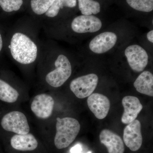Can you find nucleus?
Returning a JSON list of instances; mask_svg holds the SVG:
<instances>
[{
  "instance_id": "423d86ee",
  "label": "nucleus",
  "mask_w": 153,
  "mask_h": 153,
  "mask_svg": "<svg viewBox=\"0 0 153 153\" xmlns=\"http://www.w3.org/2000/svg\"><path fill=\"white\" fill-rule=\"evenodd\" d=\"M124 54L129 66L135 72H141L147 66L149 55L146 50L140 45H129L125 50Z\"/></svg>"
},
{
  "instance_id": "f8f14e48",
  "label": "nucleus",
  "mask_w": 153,
  "mask_h": 153,
  "mask_svg": "<svg viewBox=\"0 0 153 153\" xmlns=\"http://www.w3.org/2000/svg\"><path fill=\"white\" fill-rule=\"evenodd\" d=\"M124 112L121 121L125 124H128L137 117L138 115L143 109V105L139 100L133 96H126L122 100Z\"/></svg>"
},
{
  "instance_id": "2eb2a0df",
  "label": "nucleus",
  "mask_w": 153,
  "mask_h": 153,
  "mask_svg": "<svg viewBox=\"0 0 153 153\" xmlns=\"http://www.w3.org/2000/svg\"><path fill=\"white\" fill-rule=\"evenodd\" d=\"M134 86L139 93L153 97V74L149 71H143L135 80Z\"/></svg>"
},
{
  "instance_id": "b1692460",
  "label": "nucleus",
  "mask_w": 153,
  "mask_h": 153,
  "mask_svg": "<svg viewBox=\"0 0 153 153\" xmlns=\"http://www.w3.org/2000/svg\"><path fill=\"white\" fill-rule=\"evenodd\" d=\"M147 38L148 41L150 42L151 43H153V30H152L148 32L147 34Z\"/></svg>"
},
{
  "instance_id": "412c9836",
  "label": "nucleus",
  "mask_w": 153,
  "mask_h": 153,
  "mask_svg": "<svg viewBox=\"0 0 153 153\" xmlns=\"http://www.w3.org/2000/svg\"><path fill=\"white\" fill-rule=\"evenodd\" d=\"M64 7L63 0H55L51 7L45 13L46 16L49 18H54L58 15L60 9Z\"/></svg>"
},
{
  "instance_id": "aec40b11",
  "label": "nucleus",
  "mask_w": 153,
  "mask_h": 153,
  "mask_svg": "<svg viewBox=\"0 0 153 153\" xmlns=\"http://www.w3.org/2000/svg\"><path fill=\"white\" fill-rule=\"evenodd\" d=\"M23 3V0H0L1 7L8 13L19 10Z\"/></svg>"
},
{
  "instance_id": "6e6552de",
  "label": "nucleus",
  "mask_w": 153,
  "mask_h": 153,
  "mask_svg": "<svg viewBox=\"0 0 153 153\" xmlns=\"http://www.w3.org/2000/svg\"><path fill=\"white\" fill-rule=\"evenodd\" d=\"M123 141L130 150L136 152L140 149L143 143L141 125L140 121L135 120L128 124L124 129Z\"/></svg>"
},
{
  "instance_id": "f257e3e1",
  "label": "nucleus",
  "mask_w": 153,
  "mask_h": 153,
  "mask_svg": "<svg viewBox=\"0 0 153 153\" xmlns=\"http://www.w3.org/2000/svg\"><path fill=\"white\" fill-rule=\"evenodd\" d=\"M9 48L14 60L21 64H31L37 58V45L23 33H17L13 35Z\"/></svg>"
},
{
  "instance_id": "dca6fc26",
  "label": "nucleus",
  "mask_w": 153,
  "mask_h": 153,
  "mask_svg": "<svg viewBox=\"0 0 153 153\" xmlns=\"http://www.w3.org/2000/svg\"><path fill=\"white\" fill-rule=\"evenodd\" d=\"M17 91L2 79H0V100L13 103L16 101L19 97Z\"/></svg>"
},
{
  "instance_id": "20e7f679",
  "label": "nucleus",
  "mask_w": 153,
  "mask_h": 153,
  "mask_svg": "<svg viewBox=\"0 0 153 153\" xmlns=\"http://www.w3.org/2000/svg\"><path fill=\"white\" fill-rule=\"evenodd\" d=\"M98 82V76L92 73L79 76L72 80L70 83V88L77 98H85L93 93Z\"/></svg>"
},
{
  "instance_id": "f03ea898",
  "label": "nucleus",
  "mask_w": 153,
  "mask_h": 153,
  "mask_svg": "<svg viewBox=\"0 0 153 153\" xmlns=\"http://www.w3.org/2000/svg\"><path fill=\"white\" fill-rule=\"evenodd\" d=\"M56 128L54 143L57 149H61L68 147L74 141L80 131V125L73 118L57 117Z\"/></svg>"
},
{
  "instance_id": "ddd939ff",
  "label": "nucleus",
  "mask_w": 153,
  "mask_h": 153,
  "mask_svg": "<svg viewBox=\"0 0 153 153\" xmlns=\"http://www.w3.org/2000/svg\"><path fill=\"white\" fill-rule=\"evenodd\" d=\"M100 140L106 147L108 153H124L123 140L120 136L108 129H103L100 134Z\"/></svg>"
},
{
  "instance_id": "f3484780",
  "label": "nucleus",
  "mask_w": 153,
  "mask_h": 153,
  "mask_svg": "<svg viewBox=\"0 0 153 153\" xmlns=\"http://www.w3.org/2000/svg\"><path fill=\"white\" fill-rule=\"evenodd\" d=\"M79 10L85 16L96 15L100 11V3L94 0H78Z\"/></svg>"
},
{
  "instance_id": "6ab92c4d",
  "label": "nucleus",
  "mask_w": 153,
  "mask_h": 153,
  "mask_svg": "<svg viewBox=\"0 0 153 153\" xmlns=\"http://www.w3.org/2000/svg\"><path fill=\"white\" fill-rule=\"evenodd\" d=\"M55 0H31L32 10L37 15L45 13Z\"/></svg>"
},
{
  "instance_id": "0eeeda50",
  "label": "nucleus",
  "mask_w": 153,
  "mask_h": 153,
  "mask_svg": "<svg viewBox=\"0 0 153 153\" xmlns=\"http://www.w3.org/2000/svg\"><path fill=\"white\" fill-rule=\"evenodd\" d=\"M102 27L100 19L93 15L78 16L73 19L71 24L72 30L79 34L96 33L99 31Z\"/></svg>"
},
{
  "instance_id": "9b49d317",
  "label": "nucleus",
  "mask_w": 153,
  "mask_h": 153,
  "mask_svg": "<svg viewBox=\"0 0 153 153\" xmlns=\"http://www.w3.org/2000/svg\"><path fill=\"white\" fill-rule=\"evenodd\" d=\"M88 108L97 118L103 119L109 112L110 101L106 96L99 93H92L87 100Z\"/></svg>"
},
{
  "instance_id": "9d476101",
  "label": "nucleus",
  "mask_w": 153,
  "mask_h": 153,
  "mask_svg": "<svg viewBox=\"0 0 153 153\" xmlns=\"http://www.w3.org/2000/svg\"><path fill=\"white\" fill-rule=\"evenodd\" d=\"M54 103V99L51 96L42 94L35 97L32 101L31 109L37 117L45 119L52 114Z\"/></svg>"
},
{
  "instance_id": "4468645a",
  "label": "nucleus",
  "mask_w": 153,
  "mask_h": 153,
  "mask_svg": "<svg viewBox=\"0 0 153 153\" xmlns=\"http://www.w3.org/2000/svg\"><path fill=\"white\" fill-rule=\"evenodd\" d=\"M12 147L18 151H31L36 149L38 143L35 137L31 134H16L10 140Z\"/></svg>"
},
{
  "instance_id": "39448f33",
  "label": "nucleus",
  "mask_w": 153,
  "mask_h": 153,
  "mask_svg": "<svg viewBox=\"0 0 153 153\" xmlns=\"http://www.w3.org/2000/svg\"><path fill=\"white\" fill-rule=\"evenodd\" d=\"M1 125L5 130L18 134H25L30 131L26 116L20 111H12L5 115L1 120Z\"/></svg>"
},
{
  "instance_id": "4be33fe9",
  "label": "nucleus",
  "mask_w": 153,
  "mask_h": 153,
  "mask_svg": "<svg viewBox=\"0 0 153 153\" xmlns=\"http://www.w3.org/2000/svg\"><path fill=\"white\" fill-rule=\"evenodd\" d=\"M64 7L73 8L76 7V0H63Z\"/></svg>"
},
{
  "instance_id": "7ed1b4c3",
  "label": "nucleus",
  "mask_w": 153,
  "mask_h": 153,
  "mask_svg": "<svg viewBox=\"0 0 153 153\" xmlns=\"http://www.w3.org/2000/svg\"><path fill=\"white\" fill-rule=\"evenodd\" d=\"M55 65L56 68L47 74L46 80L52 87L58 88L62 86L71 76L72 67L68 57L62 54L57 57Z\"/></svg>"
},
{
  "instance_id": "a211bd4d",
  "label": "nucleus",
  "mask_w": 153,
  "mask_h": 153,
  "mask_svg": "<svg viewBox=\"0 0 153 153\" xmlns=\"http://www.w3.org/2000/svg\"><path fill=\"white\" fill-rule=\"evenodd\" d=\"M126 2L136 10L149 13L153 10V0H126Z\"/></svg>"
},
{
  "instance_id": "393cba45",
  "label": "nucleus",
  "mask_w": 153,
  "mask_h": 153,
  "mask_svg": "<svg viewBox=\"0 0 153 153\" xmlns=\"http://www.w3.org/2000/svg\"><path fill=\"white\" fill-rule=\"evenodd\" d=\"M3 47V41L2 38L1 36V34H0V52L2 49Z\"/></svg>"
},
{
  "instance_id": "1a4fd4ad",
  "label": "nucleus",
  "mask_w": 153,
  "mask_h": 153,
  "mask_svg": "<svg viewBox=\"0 0 153 153\" xmlns=\"http://www.w3.org/2000/svg\"><path fill=\"white\" fill-rule=\"evenodd\" d=\"M117 41V36L115 33L112 32H103L91 41L89 48L95 54H103L112 49Z\"/></svg>"
},
{
  "instance_id": "a878e982",
  "label": "nucleus",
  "mask_w": 153,
  "mask_h": 153,
  "mask_svg": "<svg viewBox=\"0 0 153 153\" xmlns=\"http://www.w3.org/2000/svg\"><path fill=\"white\" fill-rule=\"evenodd\" d=\"M87 153H91V152H88Z\"/></svg>"
},
{
  "instance_id": "5701e85b",
  "label": "nucleus",
  "mask_w": 153,
  "mask_h": 153,
  "mask_svg": "<svg viewBox=\"0 0 153 153\" xmlns=\"http://www.w3.org/2000/svg\"><path fill=\"white\" fill-rule=\"evenodd\" d=\"M82 151V146L81 145L77 144L72 147L70 150L71 153H80Z\"/></svg>"
}]
</instances>
